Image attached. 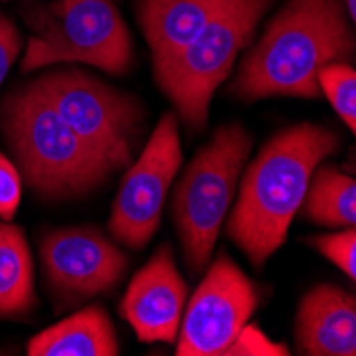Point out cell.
Wrapping results in <instances>:
<instances>
[{"mask_svg":"<svg viewBox=\"0 0 356 356\" xmlns=\"http://www.w3.org/2000/svg\"><path fill=\"white\" fill-rule=\"evenodd\" d=\"M354 22L343 0H286L241 58L229 94L243 103L273 96L320 99L318 73L354 60Z\"/></svg>","mask_w":356,"mask_h":356,"instance_id":"cell-1","label":"cell"},{"mask_svg":"<svg viewBox=\"0 0 356 356\" xmlns=\"http://www.w3.org/2000/svg\"><path fill=\"white\" fill-rule=\"evenodd\" d=\"M339 135L331 126L301 122L273 135L248 167L224 233L263 269L284 245L303 203L314 169L337 154Z\"/></svg>","mask_w":356,"mask_h":356,"instance_id":"cell-2","label":"cell"},{"mask_svg":"<svg viewBox=\"0 0 356 356\" xmlns=\"http://www.w3.org/2000/svg\"><path fill=\"white\" fill-rule=\"evenodd\" d=\"M0 137L22 181L47 203L75 201L105 186L113 169L28 81L0 101Z\"/></svg>","mask_w":356,"mask_h":356,"instance_id":"cell-3","label":"cell"},{"mask_svg":"<svg viewBox=\"0 0 356 356\" xmlns=\"http://www.w3.org/2000/svg\"><path fill=\"white\" fill-rule=\"evenodd\" d=\"M273 0H231L173 58L154 69V81L190 133L205 131L213 92L229 79L256 37Z\"/></svg>","mask_w":356,"mask_h":356,"instance_id":"cell-4","label":"cell"},{"mask_svg":"<svg viewBox=\"0 0 356 356\" xmlns=\"http://www.w3.org/2000/svg\"><path fill=\"white\" fill-rule=\"evenodd\" d=\"M32 30L22 58L30 75L60 62H81L109 75H126L135 62L133 37L113 0H54L24 7Z\"/></svg>","mask_w":356,"mask_h":356,"instance_id":"cell-5","label":"cell"},{"mask_svg":"<svg viewBox=\"0 0 356 356\" xmlns=\"http://www.w3.org/2000/svg\"><path fill=\"white\" fill-rule=\"evenodd\" d=\"M250 152L252 137L245 126L224 124L194 154L175 184L171 220L190 275H201L209 265Z\"/></svg>","mask_w":356,"mask_h":356,"instance_id":"cell-6","label":"cell"},{"mask_svg":"<svg viewBox=\"0 0 356 356\" xmlns=\"http://www.w3.org/2000/svg\"><path fill=\"white\" fill-rule=\"evenodd\" d=\"M30 83L113 173L133 165L147 122L141 99L77 67L43 71Z\"/></svg>","mask_w":356,"mask_h":356,"instance_id":"cell-7","label":"cell"},{"mask_svg":"<svg viewBox=\"0 0 356 356\" xmlns=\"http://www.w3.org/2000/svg\"><path fill=\"white\" fill-rule=\"evenodd\" d=\"M261 303L256 284L233 258L220 252L181 316L175 339L177 356L245 354V333Z\"/></svg>","mask_w":356,"mask_h":356,"instance_id":"cell-8","label":"cell"},{"mask_svg":"<svg viewBox=\"0 0 356 356\" xmlns=\"http://www.w3.org/2000/svg\"><path fill=\"white\" fill-rule=\"evenodd\" d=\"M181 167L177 115L167 111L156 124L141 156L126 169L113 199L107 231L128 250H145L154 239L173 179Z\"/></svg>","mask_w":356,"mask_h":356,"instance_id":"cell-9","label":"cell"},{"mask_svg":"<svg viewBox=\"0 0 356 356\" xmlns=\"http://www.w3.org/2000/svg\"><path fill=\"white\" fill-rule=\"evenodd\" d=\"M128 256L99 226H67L41 239L45 284L60 309L109 295L128 271Z\"/></svg>","mask_w":356,"mask_h":356,"instance_id":"cell-10","label":"cell"},{"mask_svg":"<svg viewBox=\"0 0 356 356\" xmlns=\"http://www.w3.org/2000/svg\"><path fill=\"white\" fill-rule=\"evenodd\" d=\"M188 301V284L181 277L169 243L160 245L133 275L120 316L143 343H175Z\"/></svg>","mask_w":356,"mask_h":356,"instance_id":"cell-11","label":"cell"},{"mask_svg":"<svg viewBox=\"0 0 356 356\" xmlns=\"http://www.w3.org/2000/svg\"><path fill=\"white\" fill-rule=\"evenodd\" d=\"M295 346L307 356H354V295L337 284H318L307 290L295 318Z\"/></svg>","mask_w":356,"mask_h":356,"instance_id":"cell-12","label":"cell"},{"mask_svg":"<svg viewBox=\"0 0 356 356\" xmlns=\"http://www.w3.org/2000/svg\"><path fill=\"white\" fill-rule=\"evenodd\" d=\"M231 0H135V19L154 69L184 49Z\"/></svg>","mask_w":356,"mask_h":356,"instance_id":"cell-13","label":"cell"},{"mask_svg":"<svg viewBox=\"0 0 356 356\" xmlns=\"http://www.w3.org/2000/svg\"><path fill=\"white\" fill-rule=\"evenodd\" d=\"M30 356H115L120 343L109 314L88 305L28 341Z\"/></svg>","mask_w":356,"mask_h":356,"instance_id":"cell-14","label":"cell"},{"mask_svg":"<svg viewBox=\"0 0 356 356\" xmlns=\"http://www.w3.org/2000/svg\"><path fill=\"white\" fill-rule=\"evenodd\" d=\"M37 305L35 265L19 226L0 220V316L22 318Z\"/></svg>","mask_w":356,"mask_h":356,"instance_id":"cell-15","label":"cell"},{"mask_svg":"<svg viewBox=\"0 0 356 356\" xmlns=\"http://www.w3.org/2000/svg\"><path fill=\"white\" fill-rule=\"evenodd\" d=\"M299 213L303 220L318 226H329V229L354 226L356 222L354 177L343 173L335 165L322 160L312 173Z\"/></svg>","mask_w":356,"mask_h":356,"instance_id":"cell-16","label":"cell"},{"mask_svg":"<svg viewBox=\"0 0 356 356\" xmlns=\"http://www.w3.org/2000/svg\"><path fill=\"white\" fill-rule=\"evenodd\" d=\"M320 94H325L348 131H356V71L350 62H331L318 73Z\"/></svg>","mask_w":356,"mask_h":356,"instance_id":"cell-17","label":"cell"},{"mask_svg":"<svg viewBox=\"0 0 356 356\" xmlns=\"http://www.w3.org/2000/svg\"><path fill=\"white\" fill-rule=\"evenodd\" d=\"M318 254L331 261L341 273L348 275L350 282L356 280V231L354 226H346L337 233H322L305 239Z\"/></svg>","mask_w":356,"mask_h":356,"instance_id":"cell-18","label":"cell"},{"mask_svg":"<svg viewBox=\"0 0 356 356\" xmlns=\"http://www.w3.org/2000/svg\"><path fill=\"white\" fill-rule=\"evenodd\" d=\"M24 181L13 165V160L5 154H0V218L11 220L22 203Z\"/></svg>","mask_w":356,"mask_h":356,"instance_id":"cell-19","label":"cell"},{"mask_svg":"<svg viewBox=\"0 0 356 356\" xmlns=\"http://www.w3.org/2000/svg\"><path fill=\"white\" fill-rule=\"evenodd\" d=\"M19 51H22L19 28L13 24V19L0 13V88H3V81L9 69L13 67V62L17 60Z\"/></svg>","mask_w":356,"mask_h":356,"instance_id":"cell-20","label":"cell"},{"mask_svg":"<svg viewBox=\"0 0 356 356\" xmlns=\"http://www.w3.org/2000/svg\"><path fill=\"white\" fill-rule=\"evenodd\" d=\"M343 5H346V9H348V13H350L352 22H354V19H356V0H343Z\"/></svg>","mask_w":356,"mask_h":356,"instance_id":"cell-21","label":"cell"}]
</instances>
